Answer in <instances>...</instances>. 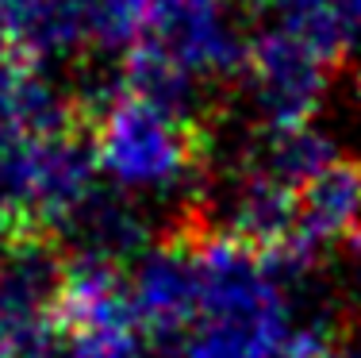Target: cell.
<instances>
[{
	"instance_id": "1",
	"label": "cell",
	"mask_w": 361,
	"mask_h": 358,
	"mask_svg": "<svg viewBox=\"0 0 361 358\" xmlns=\"http://www.w3.org/2000/svg\"><path fill=\"white\" fill-rule=\"evenodd\" d=\"M97 158L127 189L173 185L192 162V124L131 93L104 112Z\"/></svg>"
},
{
	"instance_id": "3",
	"label": "cell",
	"mask_w": 361,
	"mask_h": 358,
	"mask_svg": "<svg viewBox=\"0 0 361 358\" xmlns=\"http://www.w3.org/2000/svg\"><path fill=\"white\" fill-rule=\"evenodd\" d=\"M361 216V166L331 162L300 189V224L285 254H307L312 246L342 235Z\"/></svg>"
},
{
	"instance_id": "2",
	"label": "cell",
	"mask_w": 361,
	"mask_h": 358,
	"mask_svg": "<svg viewBox=\"0 0 361 358\" xmlns=\"http://www.w3.org/2000/svg\"><path fill=\"white\" fill-rule=\"evenodd\" d=\"M326 58L292 31L277 28L250 50V85L254 100L269 124H304V116L319 105L323 81H326Z\"/></svg>"
}]
</instances>
